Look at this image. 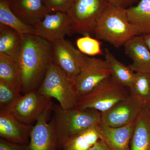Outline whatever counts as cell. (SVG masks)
<instances>
[{"label":"cell","instance_id":"6da1fadb","mask_svg":"<svg viewBox=\"0 0 150 150\" xmlns=\"http://www.w3.org/2000/svg\"><path fill=\"white\" fill-rule=\"evenodd\" d=\"M21 93L37 90L53 62L51 43L34 34L22 36L14 58Z\"/></svg>","mask_w":150,"mask_h":150},{"label":"cell","instance_id":"7a4b0ae2","mask_svg":"<svg viewBox=\"0 0 150 150\" xmlns=\"http://www.w3.org/2000/svg\"><path fill=\"white\" fill-rule=\"evenodd\" d=\"M93 34L97 39L107 42L116 48L124 46L129 39L139 35L129 22L126 9L110 4L97 22Z\"/></svg>","mask_w":150,"mask_h":150},{"label":"cell","instance_id":"3957f363","mask_svg":"<svg viewBox=\"0 0 150 150\" xmlns=\"http://www.w3.org/2000/svg\"><path fill=\"white\" fill-rule=\"evenodd\" d=\"M53 111L59 148L69 137L101 123V113L97 110L77 107L64 109L54 104Z\"/></svg>","mask_w":150,"mask_h":150},{"label":"cell","instance_id":"277c9868","mask_svg":"<svg viewBox=\"0 0 150 150\" xmlns=\"http://www.w3.org/2000/svg\"><path fill=\"white\" fill-rule=\"evenodd\" d=\"M38 90L48 97L56 99L64 109L76 107L79 98L74 79L68 76L54 62Z\"/></svg>","mask_w":150,"mask_h":150},{"label":"cell","instance_id":"5b68a950","mask_svg":"<svg viewBox=\"0 0 150 150\" xmlns=\"http://www.w3.org/2000/svg\"><path fill=\"white\" fill-rule=\"evenodd\" d=\"M126 88L110 77L89 93L79 98L76 107L97 110L101 113L106 112L128 97L129 93Z\"/></svg>","mask_w":150,"mask_h":150},{"label":"cell","instance_id":"8992f818","mask_svg":"<svg viewBox=\"0 0 150 150\" xmlns=\"http://www.w3.org/2000/svg\"><path fill=\"white\" fill-rule=\"evenodd\" d=\"M108 4L105 0H75L68 13L71 34L93 33L97 22Z\"/></svg>","mask_w":150,"mask_h":150},{"label":"cell","instance_id":"52a82bcc","mask_svg":"<svg viewBox=\"0 0 150 150\" xmlns=\"http://www.w3.org/2000/svg\"><path fill=\"white\" fill-rule=\"evenodd\" d=\"M110 77L111 71L105 60L86 56L80 72L74 79L79 97L89 93Z\"/></svg>","mask_w":150,"mask_h":150},{"label":"cell","instance_id":"ba28073f","mask_svg":"<svg viewBox=\"0 0 150 150\" xmlns=\"http://www.w3.org/2000/svg\"><path fill=\"white\" fill-rule=\"evenodd\" d=\"M37 90L22 95L7 111L19 121L32 125L52 102Z\"/></svg>","mask_w":150,"mask_h":150},{"label":"cell","instance_id":"9c48e42d","mask_svg":"<svg viewBox=\"0 0 150 150\" xmlns=\"http://www.w3.org/2000/svg\"><path fill=\"white\" fill-rule=\"evenodd\" d=\"M53 105L52 102L33 126L28 143L29 150H56L59 147L54 116L48 122Z\"/></svg>","mask_w":150,"mask_h":150},{"label":"cell","instance_id":"30bf717a","mask_svg":"<svg viewBox=\"0 0 150 150\" xmlns=\"http://www.w3.org/2000/svg\"><path fill=\"white\" fill-rule=\"evenodd\" d=\"M53 62L69 77L74 79L80 72L86 55L66 39L52 43Z\"/></svg>","mask_w":150,"mask_h":150},{"label":"cell","instance_id":"8fae6325","mask_svg":"<svg viewBox=\"0 0 150 150\" xmlns=\"http://www.w3.org/2000/svg\"><path fill=\"white\" fill-rule=\"evenodd\" d=\"M35 35L52 44L64 39L71 34V21L67 13L56 12L47 14L33 25Z\"/></svg>","mask_w":150,"mask_h":150},{"label":"cell","instance_id":"7c38bea8","mask_svg":"<svg viewBox=\"0 0 150 150\" xmlns=\"http://www.w3.org/2000/svg\"><path fill=\"white\" fill-rule=\"evenodd\" d=\"M142 106L129 95L110 109L101 114L102 124L110 127H121L136 121L141 111Z\"/></svg>","mask_w":150,"mask_h":150},{"label":"cell","instance_id":"4fadbf2b","mask_svg":"<svg viewBox=\"0 0 150 150\" xmlns=\"http://www.w3.org/2000/svg\"><path fill=\"white\" fill-rule=\"evenodd\" d=\"M32 125L25 124L8 111L0 110V137L16 144H28Z\"/></svg>","mask_w":150,"mask_h":150},{"label":"cell","instance_id":"5bb4252c","mask_svg":"<svg viewBox=\"0 0 150 150\" xmlns=\"http://www.w3.org/2000/svg\"><path fill=\"white\" fill-rule=\"evenodd\" d=\"M125 53L133 61L129 67L135 73L150 74V51L142 35H136L124 45Z\"/></svg>","mask_w":150,"mask_h":150},{"label":"cell","instance_id":"9a60e30c","mask_svg":"<svg viewBox=\"0 0 150 150\" xmlns=\"http://www.w3.org/2000/svg\"><path fill=\"white\" fill-rule=\"evenodd\" d=\"M9 5L19 18L33 26L49 13L43 0H9Z\"/></svg>","mask_w":150,"mask_h":150},{"label":"cell","instance_id":"2e32d148","mask_svg":"<svg viewBox=\"0 0 150 150\" xmlns=\"http://www.w3.org/2000/svg\"><path fill=\"white\" fill-rule=\"evenodd\" d=\"M135 121L121 127H110L102 123L99 124L101 139L110 150H130Z\"/></svg>","mask_w":150,"mask_h":150},{"label":"cell","instance_id":"e0dca14e","mask_svg":"<svg viewBox=\"0 0 150 150\" xmlns=\"http://www.w3.org/2000/svg\"><path fill=\"white\" fill-rule=\"evenodd\" d=\"M130 150H150V110H142L136 119Z\"/></svg>","mask_w":150,"mask_h":150},{"label":"cell","instance_id":"ac0fdd59","mask_svg":"<svg viewBox=\"0 0 150 150\" xmlns=\"http://www.w3.org/2000/svg\"><path fill=\"white\" fill-rule=\"evenodd\" d=\"M126 11L129 22L138 35L150 34V0H140Z\"/></svg>","mask_w":150,"mask_h":150},{"label":"cell","instance_id":"d6986e66","mask_svg":"<svg viewBox=\"0 0 150 150\" xmlns=\"http://www.w3.org/2000/svg\"><path fill=\"white\" fill-rule=\"evenodd\" d=\"M101 139L99 125L75 134L60 146L62 150H88Z\"/></svg>","mask_w":150,"mask_h":150},{"label":"cell","instance_id":"ffe728a7","mask_svg":"<svg viewBox=\"0 0 150 150\" xmlns=\"http://www.w3.org/2000/svg\"><path fill=\"white\" fill-rule=\"evenodd\" d=\"M105 60L107 63L111 71V77L118 83L128 88L131 87L135 73L118 61L108 48L104 50Z\"/></svg>","mask_w":150,"mask_h":150},{"label":"cell","instance_id":"44dd1931","mask_svg":"<svg viewBox=\"0 0 150 150\" xmlns=\"http://www.w3.org/2000/svg\"><path fill=\"white\" fill-rule=\"evenodd\" d=\"M129 95L139 103L143 110H150V74L135 73Z\"/></svg>","mask_w":150,"mask_h":150},{"label":"cell","instance_id":"7402d4cb","mask_svg":"<svg viewBox=\"0 0 150 150\" xmlns=\"http://www.w3.org/2000/svg\"><path fill=\"white\" fill-rule=\"evenodd\" d=\"M0 24L15 30L21 37L28 34H35L34 27L23 22L11 10L9 0H0Z\"/></svg>","mask_w":150,"mask_h":150},{"label":"cell","instance_id":"603a6c76","mask_svg":"<svg viewBox=\"0 0 150 150\" xmlns=\"http://www.w3.org/2000/svg\"><path fill=\"white\" fill-rule=\"evenodd\" d=\"M0 81L21 92L14 59L2 53H0Z\"/></svg>","mask_w":150,"mask_h":150},{"label":"cell","instance_id":"cb8c5ba5","mask_svg":"<svg viewBox=\"0 0 150 150\" xmlns=\"http://www.w3.org/2000/svg\"><path fill=\"white\" fill-rule=\"evenodd\" d=\"M21 37L16 30L8 26L0 24V53L14 59Z\"/></svg>","mask_w":150,"mask_h":150},{"label":"cell","instance_id":"d4e9b609","mask_svg":"<svg viewBox=\"0 0 150 150\" xmlns=\"http://www.w3.org/2000/svg\"><path fill=\"white\" fill-rule=\"evenodd\" d=\"M77 48L81 53L86 56H94L103 55L101 42L98 39L85 35L76 40Z\"/></svg>","mask_w":150,"mask_h":150},{"label":"cell","instance_id":"484cf974","mask_svg":"<svg viewBox=\"0 0 150 150\" xmlns=\"http://www.w3.org/2000/svg\"><path fill=\"white\" fill-rule=\"evenodd\" d=\"M22 95L21 92L0 81V110L7 111Z\"/></svg>","mask_w":150,"mask_h":150},{"label":"cell","instance_id":"4316f807","mask_svg":"<svg viewBox=\"0 0 150 150\" xmlns=\"http://www.w3.org/2000/svg\"><path fill=\"white\" fill-rule=\"evenodd\" d=\"M49 13L62 12L68 13L75 0H43Z\"/></svg>","mask_w":150,"mask_h":150},{"label":"cell","instance_id":"83f0119b","mask_svg":"<svg viewBox=\"0 0 150 150\" xmlns=\"http://www.w3.org/2000/svg\"><path fill=\"white\" fill-rule=\"evenodd\" d=\"M0 150H29L28 144H21L0 139Z\"/></svg>","mask_w":150,"mask_h":150},{"label":"cell","instance_id":"f1b7e54d","mask_svg":"<svg viewBox=\"0 0 150 150\" xmlns=\"http://www.w3.org/2000/svg\"><path fill=\"white\" fill-rule=\"evenodd\" d=\"M112 6L123 9H127L138 4L140 0H105Z\"/></svg>","mask_w":150,"mask_h":150},{"label":"cell","instance_id":"f546056e","mask_svg":"<svg viewBox=\"0 0 150 150\" xmlns=\"http://www.w3.org/2000/svg\"><path fill=\"white\" fill-rule=\"evenodd\" d=\"M88 150H110L102 139L98 140L95 144Z\"/></svg>","mask_w":150,"mask_h":150},{"label":"cell","instance_id":"4dcf8cb0","mask_svg":"<svg viewBox=\"0 0 150 150\" xmlns=\"http://www.w3.org/2000/svg\"><path fill=\"white\" fill-rule=\"evenodd\" d=\"M142 36H143L145 43H146L150 51V34L142 35Z\"/></svg>","mask_w":150,"mask_h":150}]
</instances>
